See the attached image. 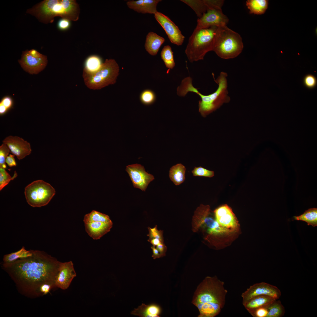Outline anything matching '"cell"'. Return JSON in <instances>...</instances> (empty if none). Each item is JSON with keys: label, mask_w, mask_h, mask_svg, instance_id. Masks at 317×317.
<instances>
[{"label": "cell", "mask_w": 317, "mask_h": 317, "mask_svg": "<svg viewBox=\"0 0 317 317\" xmlns=\"http://www.w3.org/2000/svg\"><path fill=\"white\" fill-rule=\"evenodd\" d=\"M32 254V250H27L25 247L23 246L17 251L4 255L3 259V263H10L18 259L31 256Z\"/></svg>", "instance_id": "obj_25"}, {"label": "cell", "mask_w": 317, "mask_h": 317, "mask_svg": "<svg viewBox=\"0 0 317 317\" xmlns=\"http://www.w3.org/2000/svg\"><path fill=\"white\" fill-rule=\"evenodd\" d=\"M276 300L267 307V317H281L285 313V309L281 301Z\"/></svg>", "instance_id": "obj_28"}, {"label": "cell", "mask_w": 317, "mask_h": 317, "mask_svg": "<svg viewBox=\"0 0 317 317\" xmlns=\"http://www.w3.org/2000/svg\"><path fill=\"white\" fill-rule=\"evenodd\" d=\"M17 176L16 171L12 177L6 171L5 169L0 168V190L7 185L11 180H13Z\"/></svg>", "instance_id": "obj_31"}, {"label": "cell", "mask_w": 317, "mask_h": 317, "mask_svg": "<svg viewBox=\"0 0 317 317\" xmlns=\"http://www.w3.org/2000/svg\"><path fill=\"white\" fill-rule=\"evenodd\" d=\"M229 19L224 14L221 8L208 9L200 18L197 20L195 28H206L212 26L220 27L227 26Z\"/></svg>", "instance_id": "obj_11"}, {"label": "cell", "mask_w": 317, "mask_h": 317, "mask_svg": "<svg viewBox=\"0 0 317 317\" xmlns=\"http://www.w3.org/2000/svg\"><path fill=\"white\" fill-rule=\"evenodd\" d=\"M140 99L141 102L146 105L152 104L155 101L156 96L155 93L150 90H146L141 94Z\"/></svg>", "instance_id": "obj_32"}, {"label": "cell", "mask_w": 317, "mask_h": 317, "mask_svg": "<svg viewBox=\"0 0 317 317\" xmlns=\"http://www.w3.org/2000/svg\"><path fill=\"white\" fill-rule=\"evenodd\" d=\"M276 300L266 295H261L254 297L244 305L245 308L250 313L255 309L262 307H267Z\"/></svg>", "instance_id": "obj_21"}, {"label": "cell", "mask_w": 317, "mask_h": 317, "mask_svg": "<svg viewBox=\"0 0 317 317\" xmlns=\"http://www.w3.org/2000/svg\"><path fill=\"white\" fill-rule=\"evenodd\" d=\"M243 48L242 38L239 33L227 26L218 27L213 51L219 57L225 59L235 58Z\"/></svg>", "instance_id": "obj_6"}, {"label": "cell", "mask_w": 317, "mask_h": 317, "mask_svg": "<svg viewBox=\"0 0 317 317\" xmlns=\"http://www.w3.org/2000/svg\"><path fill=\"white\" fill-rule=\"evenodd\" d=\"M161 59L163 60L166 67L169 69H172L175 66L173 52L172 48L169 45L164 46L161 53Z\"/></svg>", "instance_id": "obj_29"}, {"label": "cell", "mask_w": 317, "mask_h": 317, "mask_svg": "<svg viewBox=\"0 0 317 317\" xmlns=\"http://www.w3.org/2000/svg\"><path fill=\"white\" fill-rule=\"evenodd\" d=\"M70 21L65 18L60 19L58 23V28L61 30H65L69 28L70 26Z\"/></svg>", "instance_id": "obj_40"}, {"label": "cell", "mask_w": 317, "mask_h": 317, "mask_svg": "<svg viewBox=\"0 0 317 317\" xmlns=\"http://www.w3.org/2000/svg\"><path fill=\"white\" fill-rule=\"evenodd\" d=\"M156 248L159 252L161 257L165 256L166 247L163 242H161L156 246Z\"/></svg>", "instance_id": "obj_43"}, {"label": "cell", "mask_w": 317, "mask_h": 317, "mask_svg": "<svg viewBox=\"0 0 317 317\" xmlns=\"http://www.w3.org/2000/svg\"><path fill=\"white\" fill-rule=\"evenodd\" d=\"M227 290L225 283L217 276H207L199 284L192 303L198 309L199 317H214L224 306Z\"/></svg>", "instance_id": "obj_2"}, {"label": "cell", "mask_w": 317, "mask_h": 317, "mask_svg": "<svg viewBox=\"0 0 317 317\" xmlns=\"http://www.w3.org/2000/svg\"><path fill=\"white\" fill-rule=\"evenodd\" d=\"M55 194L49 183L41 180L33 181L25 188L26 200L31 206L40 207L47 205Z\"/></svg>", "instance_id": "obj_8"}, {"label": "cell", "mask_w": 317, "mask_h": 317, "mask_svg": "<svg viewBox=\"0 0 317 317\" xmlns=\"http://www.w3.org/2000/svg\"><path fill=\"white\" fill-rule=\"evenodd\" d=\"M83 221L84 223L95 221L104 222H112L109 216L95 210H92L90 213L85 215Z\"/></svg>", "instance_id": "obj_30"}, {"label": "cell", "mask_w": 317, "mask_h": 317, "mask_svg": "<svg viewBox=\"0 0 317 317\" xmlns=\"http://www.w3.org/2000/svg\"><path fill=\"white\" fill-rule=\"evenodd\" d=\"M303 82L304 85L307 88H313L316 85L317 80L314 76L309 74L307 75L304 77Z\"/></svg>", "instance_id": "obj_36"}, {"label": "cell", "mask_w": 317, "mask_h": 317, "mask_svg": "<svg viewBox=\"0 0 317 317\" xmlns=\"http://www.w3.org/2000/svg\"><path fill=\"white\" fill-rule=\"evenodd\" d=\"M148 241L150 242L153 246L155 247V246H157L160 243L163 242V241L160 240L156 238H153L150 239H149Z\"/></svg>", "instance_id": "obj_45"}, {"label": "cell", "mask_w": 317, "mask_h": 317, "mask_svg": "<svg viewBox=\"0 0 317 317\" xmlns=\"http://www.w3.org/2000/svg\"><path fill=\"white\" fill-rule=\"evenodd\" d=\"M161 0H138L129 1L127 4L130 9L138 13L155 14L157 11L158 4Z\"/></svg>", "instance_id": "obj_18"}, {"label": "cell", "mask_w": 317, "mask_h": 317, "mask_svg": "<svg viewBox=\"0 0 317 317\" xmlns=\"http://www.w3.org/2000/svg\"><path fill=\"white\" fill-rule=\"evenodd\" d=\"M84 223L86 232L94 240L100 239L109 232L113 225L112 222H104L95 221Z\"/></svg>", "instance_id": "obj_17"}, {"label": "cell", "mask_w": 317, "mask_h": 317, "mask_svg": "<svg viewBox=\"0 0 317 317\" xmlns=\"http://www.w3.org/2000/svg\"><path fill=\"white\" fill-rule=\"evenodd\" d=\"M268 312L267 307H262L255 309L250 314L254 317H267Z\"/></svg>", "instance_id": "obj_39"}, {"label": "cell", "mask_w": 317, "mask_h": 317, "mask_svg": "<svg viewBox=\"0 0 317 317\" xmlns=\"http://www.w3.org/2000/svg\"><path fill=\"white\" fill-rule=\"evenodd\" d=\"M268 2L267 0H248L246 1V5L250 14L261 15L264 14L267 9Z\"/></svg>", "instance_id": "obj_23"}, {"label": "cell", "mask_w": 317, "mask_h": 317, "mask_svg": "<svg viewBox=\"0 0 317 317\" xmlns=\"http://www.w3.org/2000/svg\"><path fill=\"white\" fill-rule=\"evenodd\" d=\"M215 220L222 227L234 233L240 227L237 219L230 207L222 205L214 211Z\"/></svg>", "instance_id": "obj_12"}, {"label": "cell", "mask_w": 317, "mask_h": 317, "mask_svg": "<svg viewBox=\"0 0 317 317\" xmlns=\"http://www.w3.org/2000/svg\"><path fill=\"white\" fill-rule=\"evenodd\" d=\"M281 295L280 290L275 286L265 282L257 283L251 286L242 293V303L244 306L253 298L259 295H268L277 300Z\"/></svg>", "instance_id": "obj_10"}, {"label": "cell", "mask_w": 317, "mask_h": 317, "mask_svg": "<svg viewBox=\"0 0 317 317\" xmlns=\"http://www.w3.org/2000/svg\"><path fill=\"white\" fill-rule=\"evenodd\" d=\"M18 61L26 72L31 74H37L44 69L48 61L46 55L32 49L23 51Z\"/></svg>", "instance_id": "obj_9"}, {"label": "cell", "mask_w": 317, "mask_h": 317, "mask_svg": "<svg viewBox=\"0 0 317 317\" xmlns=\"http://www.w3.org/2000/svg\"><path fill=\"white\" fill-rule=\"evenodd\" d=\"M165 41V39L163 37L154 32H150L146 37L145 48L150 54L155 55Z\"/></svg>", "instance_id": "obj_20"}, {"label": "cell", "mask_w": 317, "mask_h": 317, "mask_svg": "<svg viewBox=\"0 0 317 317\" xmlns=\"http://www.w3.org/2000/svg\"><path fill=\"white\" fill-rule=\"evenodd\" d=\"M181 1L190 7L198 18H200L208 9L204 0H181Z\"/></svg>", "instance_id": "obj_27"}, {"label": "cell", "mask_w": 317, "mask_h": 317, "mask_svg": "<svg viewBox=\"0 0 317 317\" xmlns=\"http://www.w3.org/2000/svg\"><path fill=\"white\" fill-rule=\"evenodd\" d=\"M13 101L11 97L5 96L3 97L0 102V114H5L13 105Z\"/></svg>", "instance_id": "obj_33"}, {"label": "cell", "mask_w": 317, "mask_h": 317, "mask_svg": "<svg viewBox=\"0 0 317 317\" xmlns=\"http://www.w3.org/2000/svg\"><path fill=\"white\" fill-rule=\"evenodd\" d=\"M227 76L226 72H220L216 79H214L218 85V88L215 92L210 95H204L200 93L193 86L192 80L190 78L186 80L182 83L181 87V92L184 95H186L188 92H192L199 96L201 100L199 101V112L203 117H205L224 104L230 102V98L227 89Z\"/></svg>", "instance_id": "obj_4"}, {"label": "cell", "mask_w": 317, "mask_h": 317, "mask_svg": "<svg viewBox=\"0 0 317 317\" xmlns=\"http://www.w3.org/2000/svg\"><path fill=\"white\" fill-rule=\"evenodd\" d=\"M3 143L19 160L30 154L32 151L30 143L18 136H9L3 141Z\"/></svg>", "instance_id": "obj_15"}, {"label": "cell", "mask_w": 317, "mask_h": 317, "mask_svg": "<svg viewBox=\"0 0 317 317\" xmlns=\"http://www.w3.org/2000/svg\"><path fill=\"white\" fill-rule=\"evenodd\" d=\"M191 172L193 175L195 176L211 178L214 175L213 171L208 170L201 166L195 167Z\"/></svg>", "instance_id": "obj_35"}, {"label": "cell", "mask_w": 317, "mask_h": 317, "mask_svg": "<svg viewBox=\"0 0 317 317\" xmlns=\"http://www.w3.org/2000/svg\"><path fill=\"white\" fill-rule=\"evenodd\" d=\"M294 220H301L307 223L308 225L313 227L317 226V208H310L299 216H294Z\"/></svg>", "instance_id": "obj_24"}, {"label": "cell", "mask_w": 317, "mask_h": 317, "mask_svg": "<svg viewBox=\"0 0 317 317\" xmlns=\"http://www.w3.org/2000/svg\"><path fill=\"white\" fill-rule=\"evenodd\" d=\"M76 276V273L71 261L61 262L55 281V287L63 290L68 289Z\"/></svg>", "instance_id": "obj_16"}, {"label": "cell", "mask_w": 317, "mask_h": 317, "mask_svg": "<svg viewBox=\"0 0 317 317\" xmlns=\"http://www.w3.org/2000/svg\"><path fill=\"white\" fill-rule=\"evenodd\" d=\"M119 67L113 59H106L97 71L88 73L83 72L85 83L89 88L99 90L115 84L119 75Z\"/></svg>", "instance_id": "obj_7"}, {"label": "cell", "mask_w": 317, "mask_h": 317, "mask_svg": "<svg viewBox=\"0 0 317 317\" xmlns=\"http://www.w3.org/2000/svg\"><path fill=\"white\" fill-rule=\"evenodd\" d=\"M11 151L8 146L3 143L0 146V168H6V160Z\"/></svg>", "instance_id": "obj_34"}, {"label": "cell", "mask_w": 317, "mask_h": 317, "mask_svg": "<svg viewBox=\"0 0 317 317\" xmlns=\"http://www.w3.org/2000/svg\"><path fill=\"white\" fill-rule=\"evenodd\" d=\"M14 155L10 154L6 158V163L10 167L16 166V163L14 158Z\"/></svg>", "instance_id": "obj_41"}, {"label": "cell", "mask_w": 317, "mask_h": 317, "mask_svg": "<svg viewBox=\"0 0 317 317\" xmlns=\"http://www.w3.org/2000/svg\"><path fill=\"white\" fill-rule=\"evenodd\" d=\"M126 170L128 173L134 187L145 191L149 184L154 178L147 173L141 165L135 164L128 165Z\"/></svg>", "instance_id": "obj_14"}, {"label": "cell", "mask_w": 317, "mask_h": 317, "mask_svg": "<svg viewBox=\"0 0 317 317\" xmlns=\"http://www.w3.org/2000/svg\"><path fill=\"white\" fill-rule=\"evenodd\" d=\"M161 312V307L157 304L147 305L143 303L132 311L131 314L140 317H159Z\"/></svg>", "instance_id": "obj_19"}, {"label": "cell", "mask_w": 317, "mask_h": 317, "mask_svg": "<svg viewBox=\"0 0 317 317\" xmlns=\"http://www.w3.org/2000/svg\"><path fill=\"white\" fill-rule=\"evenodd\" d=\"M103 63L100 58L96 55L88 57L85 60L83 72L92 73L97 71Z\"/></svg>", "instance_id": "obj_26"}, {"label": "cell", "mask_w": 317, "mask_h": 317, "mask_svg": "<svg viewBox=\"0 0 317 317\" xmlns=\"http://www.w3.org/2000/svg\"><path fill=\"white\" fill-rule=\"evenodd\" d=\"M218 27L195 28L189 38L185 53L190 63L204 59L208 52L213 51Z\"/></svg>", "instance_id": "obj_5"}, {"label": "cell", "mask_w": 317, "mask_h": 317, "mask_svg": "<svg viewBox=\"0 0 317 317\" xmlns=\"http://www.w3.org/2000/svg\"><path fill=\"white\" fill-rule=\"evenodd\" d=\"M186 168L181 163L177 164L171 168L169 171V177L176 185H180L185 179Z\"/></svg>", "instance_id": "obj_22"}, {"label": "cell", "mask_w": 317, "mask_h": 317, "mask_svg": "<svg viewBox=\"0 0 317 317\" xmlns=\"http://www.w3.org/2000/svg\"><path fill=\"white\" fill-rule=\"evenodd\" d=\"M153 251V255L152 257L154 259L156 258H159L161 257V254L158 250L155 247L153 246L151 247Z\"/></svg>", "instance_id": "obj_44"}, {"label": "cell", "mask_w": 317, "mask_h": 317, "mask_svg": "<svg viewBox=\"0 0 317 317\" xmlns=\"http://www.w3.org/2000/svg\"><path fill=\"white\" fill-rule=\"evenodd\" d=\"M154 17L165 31L171 42L178 46L181 45L185 36L175 23L168 17L158 11L154 14Z\"/></svg>", "instance_id": "obj_13"}, {"label": "cell", "mask_w": 317, "mask_h": 317, "mask_svg": "<svg viewBox=\"0 0 317 317\" xmlns=\"http://www.w3.org/2000/svg\"><path fill=\"white\" fill-rule=\"evenodd\" d=\"M208 9L215 8H221L223 4L224 1L222 0H204Z\"/></svg>", "instance_id": "obj_37"}, {"label": "cell", "mask_w": 317, "mask_h": 317, "mask_svg": "<svg viewBox=\"0 0 317 317\" xmlns=\"http://www.w3.org/2000/svg\"><path fill=\"white\" fill-rule=\"evenodd\" d=\"M149 231V234L147 236L149 237V239L153 238H156L159 239L163 241L162 232L159 231L157 229V226L153 228L148 227Z\"/></svg>", "instance_id": "obj_38"}, {"label": "cell", "mask_w": 317, "mask_h": 317, "mask_svg": "<svg viewBox=\"0 0 317 317\" xmlns=\"http://www.w3.org/2000/svg\"><path fill=\"white\" fill-rule=\"evenodd\" d=\"M32 250L33 254L10 263H2V267L15 284L19 292L31 298L43 295L41 286L45 284L56 287L55 281L61 262L43 251Z\"/></svg>", "instance_id": "obj_1"}, {"label": "cell", "mask_w": 317, "mask_h": 317, "mask_svg": "<svg viewBox=\"0 0 317 317\" xmlns=\"http://www.w3.org/2000/svg\"><path fill=\"white\" fill-rule=\"evenodd\" d=\"M80 11L79 5L75 0H44L27 9L26 13L47 24L53 22L57 16L77 21Z\"/></svg>", "instance_id": "obj_3"}, {"label": "cell", "mask_w": 317, "mask_h": 317, "mask_svg": "<svg viewBox=\"0 0 317 317\" xmlns=\"http://www.w3.org/2000/svg\"><path fill=\"white\" fill-rule=\"evenodd\" d=\"M54 288L53 286L49 284H45L42 285L40 288V291L43 296L46 295L52 288Z\"/></svg>", "instance_id": "obj_42"}]
</instances>
